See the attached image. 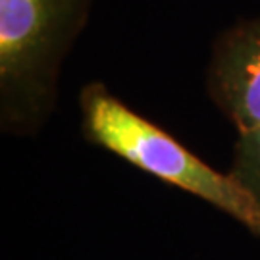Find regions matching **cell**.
<instances>
[{"label":"cell","instance_id":"cell-1","mask_svg":"<svg viewBox=\"0 0 260 260\" xmlns=\"http://www.w3.org/2000/svg\"><path fill=\"white\" fill-rule=\"evenodd\" d=\"M93 0H0V129L27 137L56 110L62 64Z\"/></svg>","mask_w":260,"mask_h":260},{"label":"cell","instance_id":"cell-4","mask_svg":"<svg viewBox=\"0 0 260 260\" xmlns=\"http://www.w3.org/2000/svg\"><path fill=\"white\" fill-rule=\"evenodd\" d=\"M230 172L249 189L260 205V129L237 135Z\"/></svg>","mask_w":260,"mask_h":260},{"label":"cell","instance_id":"cell-2","mask_svg":"<svg viewBox=\"0 0 260 260\" xmlns=\"http://www.w3.org/2000/svg\"><path fill=\"white\" fill-rule=\"evenodd\" d=\"M79 106L81 129L91 143L123 158L131 166L199 197L232 216L260 239L258 201L232 172H218L166 129L131 110L103 83L83 87Z\"/></svg>","mask_w":260,"mask_h":260},{"label":"cell","instance_id":"cell-3","mask_svg":"<svg viewBox=\"0 0 260 260\" xmlns=\"http://www.w3.org/2000/svg\"><path fill=\"white\" fill-rule=\"evenodd\" d=\"M206 91L237 135L260 129V16L233 23L214 41Z\"/></svg>","mask_w":260,"mask_h":260}]
</instances>
